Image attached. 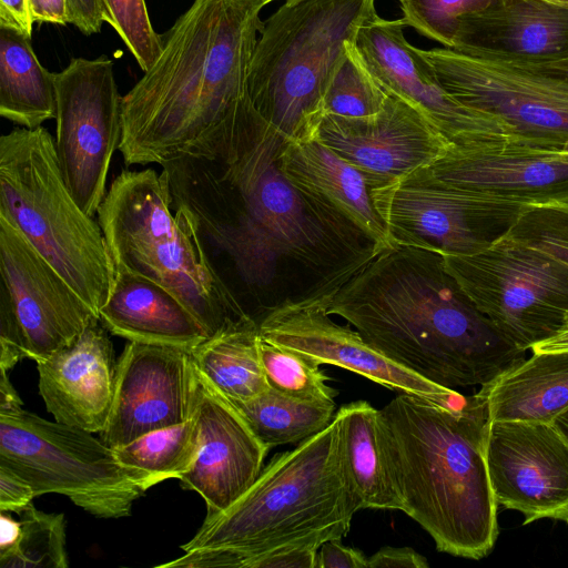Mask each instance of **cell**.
Returning <instances> with one entry per match:
<instances>
[{
    "mask_svg": "<svg viewBox=\"0 0 568 568\" xmlns=\"http://www.w3.org/2000/svg\"><path fill=\"white\" fill-rule=\"evenodd\" d=\"M376 349L439 386H484L526 358L474 305L442 254L396 245L320 290Z\"/></svg>",
    "mask_w": 568,
    "mask_h": 568,
    "instance_id": "1",
    "label": "cell"
},
{
    "mask_svg": "<svg viewBox=\"0 0 568 568\" xmlns=\"http://www.w3.org/2000/svg\"><path fill=\"white\" fill-rule=\"evenodd\" d=\"M272 0H194L162 37L160 55L122 97L126 165L164 164L248 95L262 9Z\"/></svg>",
    "mask_w": 568,
    "mask_h": 568,
    "instance_id": "2",
    "label": "cell"
},
{
    "mask_svg": "<svg viewBox=\"0 0 568 568\" xmlns=\"http://www.w3.org/2000/svg\"><path fill=\"white\" fill-rule=\"evenodd\" d=\"M383 454L407 516L438 551L480 559L498 536L485 457L488 414L475 393L449 408L400 393L378 409Z\"/></svg>",
    "mask_w": 568,
    "mask_h": 568,
    "instance_id": "3",
    "label": "cell"
},
{
    "mask_svg": "<svg viewBox=\"0 0 568 568\" xmlns=\"http://www.w3.org/2000/svg\"><path fill=\"white\" fill-rule=\"evenodd\" d=\"M339 453L338 418L296 447L275 455L226 509L205 519L159 568H245L276 547L342 539L361 510Z\"/></svg>",
    "mask_w": 568,
    "mask_h": 568,
    "instance_id": "4",
    "label": "cell"
},
{
    "mask_svg": "<svg viewBox=\"0 0 568 568\" xmlns=\"http://www.w3.org/2000/svg\"><path fill=\"white\" fill-rule=\"evenodd\" d=\"M97 213L115 267L168 288L200 321L209 337L250 316L211 267L186 212L172 209L161 173L153 169L122 171Z\"/></svg>",
    "mask_w": 568,
    "mask_h": 568,
    "instance_id": "5",
    "label": "cell"
},
{
    "mask_svg": "<svg viewBox=\"0 0 568 568\" xmlns=\"http://www.w3.org/2000/svg\"><path fill=\"white\" fill-rule=\"evenodd\" d=\"M375 0H286L260 32L248 98L282 144L314 138L327 88Z\"/></svg>",
    "mask_w": 568,
    "mask_h": 568,
    "instance_id": "6",
    "label": "cell"
},
{
    "mask_svg": "<svg viewBox=\"0 0 568 568\" xmlns=\"http://www.w3.org/2000/svg\"><path fill=\"white\" fill-rule=\"evenodd\" d=\"M0 213L99 315L115 265L99 222L67 187L45 128H19L0 138Z\"/></svg>",
    "mask_w": 568,
    "mask_h": 568,
    "instance_id": "7",
    "label": "cell"
},
{
    "mask_svg": "<svg viewBox=\"0 0 568 568\" xmlns=\"http://www.w3.org/2000/svg\"><path fill=\"white\" fill-rule=\"evenodd\" d=\"M93 434L22 407L0 412V465L26 479L36 497L63 495L98 518L130 516L146 479Z\"/></svg>",
    "mask_w": 568,
    "mask_h": 568,
    "instance_id": "8",
    "label": "cell"
},
{
    "mask_svg": "<svg viewBox=\"0 0 568 568\" xmlns=\"http://www.w3.org/2000/svg\"><path fill=\"white\" fill-rule=\"evenodd\" d=\"M474 305L516 347L552 336L568 313V266L507 235L466 255H443Z\"/></svg>",
    "mask_w": 568,
    "mask_h": 568,
    "instance_id": "9",
    "label": "cell"
},
{
    "mask_svg": "<svg viewBox=\"0 0 568 568\" xmlns=\"http://www.w3.org/2000/svg\"><path fill=\"white\" fill-rule=\"evenodd\" d=\"M0 274V369L45 359L99 317L1 213Z\"/></svg>",
    "mask_w": 568,
    "mask_h": 568,
    "instance_id": "10",
    "label": "cell"
},
{
    "mask_svg": "<svg viewBox=\"0 0 568 568\" xmlns=\"http://www.w3.org/2000/svg\"><path fill=\"white\" fill-rule=\"evenodd\" d=\"M397 245L442 255L480 252L508 234L530 205L436 181L427 168L371 189Z\"/></svg>",
    "mask_w": 568,
    "mask_h": 568,
    "instance_id": "11",
    "label": "cell"
},
{
    "mask_svg": "<svg viewBox=\"0 0 568 568\" xmlns=\"http://www.w3.org/2000/svg\"><path fill=\"white\" fill-rule=\"evenodd\" d=\"M55 151L67 187L89 216L106 192L110 162L122 133V97L114 63L74 58L55 73Z\"/></svg>",
    "mask_w": 568,
    "mask_h": 568,
    "instance_id": "12",
    "label": "cell"
},
{
    "mask_svg": "<svg viewBox=\"0 0 568 568\" xmlns=\"http://www.w3.org/2000/svg\"><path fill=\"white\" fill-rule=\"evenodd\" d=\"M423 54L455 99L500 119L515 142L562 149L568 139V83L447 48Z\"/></svg>",
    "mask_w": 568,
    "mask_h": 568,
    "instance_id": "13",
    "label": "cell"
},
{
    "mask_svg": "<svg viewBox=\"0 0 568 568\" xmlns=\"http://www.w3.org/2000/svg\"><path fill=\"white\" fill-rule=\"evenodd\" d=\"M320 291L271 306L258 321L263 339L301 353L317 364L342 367L385 386L445 407L464 404L465 395L439 386L399 365L367 343L356 329L335 323Z\"/></svg>",
    "mask_w": 568,
    "mask_h": 568,
    "instance_id": "14",
    "label": "cell"
},
{
    "mask_svg": "<svg viewBox=\"0 0 568 568\" xmlns=\"http://www.w3.org/2000/svg\"><path fill=\"white\" fill-rule=\"evenodd\" d=\"M405 26L403 19L376 16L359 29L355 45L377 81L413 105L452 144L515 142L505 122L463 104L444 88L423 50L406 40Z\"/></svg>",
    "mask_w": 568,
    "mask_h": 568,
    "instance_id": "15",
    "label": "cell"
},
{
    "mask_svg": "<svg viewBox=\"0 0 568 568\" xmlns=\"http://www.w3.org/2000/svg\"><path fill=\"white\" fill-rule=\"evenodd\" d=\"M485 457L496 503L525 525L568 516V440L551 423L488 420Z\"/></svg>",
    "mask_w": 568,
    "mask_h": 568,
    "instance_id": "16",
    "label": "cell"
},
{
    "mask_svg": "<svg viewBox=\"0 0 568 568\" xmlns=\"http://www.w3.org/2000/svg\"><path fill=\"white\" fill-rule=\"evenodd\" d=\"M314 139L357 168L371 189L430 166L452 144L413 105L392 92L373 116L325 114Z\"/></svg>",
    "mask_w": 568,
    "mask_h": 568,
    "instance_id": "17",
    "label": "cell"
},
{
    "mask_svg": "<svg viewBox=\"0 0 568 568\" xmlns=\"http://www.w3.org/2000/svg\"><path fill=\"white\" fill-rule=\"evenodd\" d=\"M190 351L129 342L116 362L113 400L101 439L110 447L192 416Z\"/></svg>",
    "mask_w": 568,
    "mask_h": 568,
    "instance_id": "18",
    "label": "cell"
},
{
    "mask_svg": "<svg viewBox=\"0 0 568 568\" xmlns=\"http://www.w3.org/2000/svg\"><path fill=\"white\" fill-rule=\"evenodd\" d=\"M192 416L200 448L192 468L179 480L205 501L206 516L232 505L257 478L271 449L241 412L196 367L192 371Z\"/></svg>",
    "mask_w": 568,
    "mask_h": 568,
    "instance_id": "19",
    "label": "cell"
},
{
    "mask_svg": "<svg viewBox=\"0 0 568 568\" xmlns=\"http://www.w3.org/2000/svg\"><path fill=\"white\" fill-rule=\"evenodd\" d=\"M439 183L527 205H568V152L514 141L450 144L427 168Z\"/></svg>",
    "mask_w": 568,
    "mask_h": 568,
    "instance_id": "20",
    "label": "cell"
},
{
    "mask_svg": "<svg viewBox=\"0 0 568 568\" xmlns=\"http://www.w3.org/2000/svg\"><path fill=\"white\" fill-rule=\"evenodd\" d=\"M106 331L94 317L71 344L37 363L39 393L54 420L91 433L104 429L118 362Z\"/></svg>",
    "mask_w": 568,
    "mask_h": 568,
    "instance_id": "21",
    "label": "cell"
},
{
    "mask_svg": "<svg viewBox=\"0 0 568 568\" xmlns=\"http://www.w3.org/2000/svg\"><path fill=\"white\" fill-rule=\"evenodd\" d=\"M449 49L515 64L567 59L568 8L539 0H494L459 23Z\"/></svg>",
    "mask_w": 568,
    "mask_h": 568,
    "instance_id": "22",
    "label": "cell"
},
{
    "mask_svg": "<svg viewBox=\"0 0 568 568\" xmlns=\"http://www.w3.org/2000/svg\"><path fill=\"white\" fill-rule=\"evenodd\" d=\"M276 166L297 192L358 230L371 242L372 254L397 245L374 206L365 175L316 139L283 143Z\"/></svg>",
    "mask_w": 568,
    "mask_h": 568,
    "instance_id": "23",
    "label": "cell"
},
{
    "mask_svg": "<svg viewBox=\"0 0 568 568\" xmlns=\"http://www.w3.org/2000/svg\"><path fill=\"white\" fill-rule=\"evenodd\" d=\"M99 317L108 332L129 342L191 352L209 337L200 321L172 292L119 267Z\"/></svg>",
    "mask_w": 568,
    "mask_h": 568,
    "instance_id": "24",
    "label": "cell"
},
{
    "mask_svg": "<svg viewBox=\"0 0 568 568\" xmlns=\"http://www.w3.org/2000/svg\"><path fill=\"white\" fill-rule=\"evenodd\" d=\"M477 393L489 420L552 423L568 408V351L532 352Z\"/></svg>",
    "mask_w": 568,
    "mask_h": 568,
    "instance_id": "25",
    "label": "cell"
},
{
    "mask_svg": "<svg viewBox=\"0 0 568 568\" xmlns=\"http://www.w3.org/2000/svg\"><path fill=\"white\" fill-rule=\"evenodd\" d=\"M336 416L342 464L362 509L400 510L379 442L378 409L356 400L343 405Z\"/></svg>",
    "mask_w": 568,
    "mask_h": 568,
    "instance_id": "26",
    "label": "cell"
},
{
    "mask_svg": "<svg viewBox=\"0 0 568 568\" xmlns=\"http://www.w3.org/2000/svg\"><path fill=\"white\" fill-rule=\"evenodd\" d=\"M0 114L27 129L57 116L55 73L40 63L30 38L1 27Z\"/></svg>",
    "mask_w": 568,
    "mask_h": 568,
    "instance_id": "27",
    "label": "cell"
},
{
    "mask_svg": "<svg viewBox=\"0 0 568 568\" xmlns=\"http://www.w3.org/2000/svg\"><path fill=\"white\" fill-rule=\"evenodd\" d=\"M257 322H231L191 351L196 367L229 399L246 400L270 389L260 352Z\"/></svg>",
    "mask_w": 568,
    "mask_h": 568,
    "instance_id": "28",
    "label": "cell"
},
{
    "mask_svg": "<svg viewBox=\"0 0 568 568\" xmlns=\"http://www.w3.org/2000/svg\"><path fill=\"white\" fill-rule=\"evenodd\" d=\"M231 402L270 448L298 444L328 426L335 416V403L298 400L271 388L256 397Z\"/></svg>",
    "mask_w": 568,
    "mask_h": 568,
    "instance_id": "29",
    "label": "cell"
},
{
    "mask_svg": "<svg viewBox=\"0 0 568 568\" xmlns=\"http://www.w3.org/2000/svg\"><path fill=\"white\" fill-rule=\"evenodd\" d=\"M200 433L193 416L113 447L118 460L143 475L149 488L189 471L199 453Z\"/></svg>",
    "mask_w": 568,
    "mask_h": 568,
    "instance_id": "30",
    "label": "cell"
},
{
    "mask_svg": "<svg viewBox=\"0 0 568 568\" xmlns=\"http://www.w3.org/2000/svg\"><path fill=\"white\" fill-rule=\"evenodd\" d=\"M20 515L16 541L0 551L1 568H67L63 514H48L32 504Z\"/></svg>",
    "mask_w": 568,
    "mask_h": 568,
    "instance_id": "31",
    "label": "cell"
},
{
    "mask_svg": "<svg viewBox=\"0 0 568 568\" xmlns=\"http://www.w3.org/2000/svg\"><path fill=\"white\" fill-rule=\"evenodd\" d=\"M355 42L347 43L327 88L323 102L324 115L368 118L377 114L387 100L388 91L369 71Z\"/></svg>",
    "mask_w": 568,
    "mask_h": 568,
    "instance_id": "32",
    "label": "cell"
},
{
    "mask_svg": "<svg viewBox=\"0 0 568 568\" xmlns=\"http://www.w3.org/2000/svg\"><path fill=\"white\" fill-rule=\"evenodd\" d=\"M260 352L271 389L298 400L335 403L337 390L327 384L329 378L315 361L262 337Z\"/></svg>",
    "mask_w": 568,
    "mask_h": 568,
    "instance_id": "33",
    "label": "cell"
},
{
    "mask_svg": "<svg viewBox=\"0 0 568 568\" xmlns=\"http://www.w3.org/2000/svg\"><path fill=\"white\" fill-rule=\"evenodd\" d=\"M103 21L126 45L143 72L161 53L163 40L151 23L144 0H98Z\"/></svg>",
    "mask_w": 568,
    "mask_h": 568,
    "instance_id": "34",
    "label": "cell"
},
{
    "mask_svg": "<svg viewBox=\"0 0 568 568\" xmlns=\"http://www.w3.org/2000/svg\"><path fill=\"white\" fill-rule=\"evenodd\" d=\"M494 0H399L403 21L449 49L459 23Z\"/></svg>",
    "mask_w": 568,
    "mask_h": 568,
    "instance_id": "35",
    "label": "cell"
},
{
    "mask_svg": "<svg viewBox=\"0 0 568 568\" xmlns=\"http://www.w3.org/2000/svg\"><path fill=\"white\" fill-rule=\"evenodd\" d=\"M507 236L544 251L568 266V205L528 206Z\"/></svg>",
    "mask_w": 568,
    "mask_h": 568,
    "instance_id": "36",
    "label": "cell"
},
{
    "mask_svg": "<svg viewBox=\"0 0 568 568\" xmlns=\"http://www.w3.org/2000/svg\"><path fill=\"white\" fill-rule=\"evenodd\" d=\"M323 544L305 540L283 545L252 558L245 568H315L317 551Z\"/></svg>",
    "mask_w": 568,
    "mask_h": 568,
    "instance_id": "37",
    "label": "cell"
},
{
    "mask_svg": "<svg viewBox=\"0 0 568 568\" xmlns=\"http://www.w3.org/2000/svg\"><path fill=\"white\" fill-rule=\"evenodd\" d=\"M36 498L32 486L10 468L0 465V511L21 513Z\"/></svg>",
    "mask_w": 568,
    "mask_h": 568,
    "instance_id": "38",
    "label": "cell"
},
{
    "mask_svg": "<svg viewBox=\"0 0 568 568\" xmlns=\"http://www.w3.org/2000/svg\"><path fill=\"white\" fill-rule=\"evenodd\" d=\"M342 539H329L318 549L315 568H367L368 558Z\"/></svg>",
    "mask_w": 568,
    "mask_h": 568,
    "instance_id": "39",
    "label": "cell"
},
{
    "mask_svg": "<svg viewBox=\"0 0 568 568\" xmlns=\"http://www.w3.org/2000/svg\"><path fill=\"white\" fill-rule=\"evenodd\" d=\"M427 559L409 547H383L368 557L367 568H428Z\"/></svg>",
    "mask_w": 568,
    "mask_h": 568,
    "instance_id": "40",
    "label": "cell"
},
{
    "mask_svg": "<svg viewBox=\"0 0 568 568\" xmlns=\"http://www.w3.org/2000/svg\"><path fill=\"white\" fill-rule=\"evenodd\" d=\"M67 4L69 23L85 36L100 32L104 21L98 0H67Z\"/></svg>",
    "mask_w": 568,
    "mask_h": 568,
    "instance_id": "41",
    "label": "cell"
},
{
    "mask_svg": "<svg viewBox=\"0 0 568 568\" xmlns=\"http://www.w3.org/2000/svg\"><path fill=\"white\" fill-rule=\"evenodd\" d=\"M33 21L28 0H0V27L31 38Z\"/></svg>",
    "mask_w": 568,
    "mask_h": 568,
    "instance_id": "42",
    "label": "cell"
},
{
    "mask_svg": "<svg viewBox=\"0 0 568 568\" xmlns=\"http://www.w3.org/2000/svg\"><path fill=\"white\" fill-rule=\"evenodd\" d=\"M33 23L68 24L67 0H28Z\"/></svg>",
    "mask_w": 568,
    "mask_h": 568,
    "instance_id": "43",
    "label": "cell"
},
{
    "mask_svg": "<svg viewBox=\"0 0 568 568\" xmlns=\"http://www.w3.org/2000/svg\"><path fill=\"white\" fill-rule=\"evenodd\" d=\"M505 63V62H504ZM527 71L568 83V58L555 62L536 63V64H515Z\"/></svg>",
    "mask_w": 568,
    "mask_h": 568,
    "instance_id": "44",
    "label": "cell"
},
{
    "mask_svg": "<svg viewBox=\"0 0 568 568\" xmlns=\"http://www.w3.org/2000/svg\"><path fill=\"white\" fill-rule=\"evenodd\" d=\"M531 352L568 351V313L560 328L547 339L531 347Z\"/></svg>",
    "mask_w": 568,
    "mask_h": 568,
    "instance_id": "45",
    "label": "cell"
},
{
    "mask_svg": "<svg viewBox=\"0 0 568 568\" xmlns=\"http://www.w3.org/2000/svg\"><path fill=\"white\" fill-rule=\"evenodd\" d=\"M0 371V412H8L21 408L22 400L20 399L17 390L10 383L7 371Z\"/></svg>",
    "mask_w": 568,
    "mask_h": 568,
    "instance_id": "46",
    "label": "cell"
},
{
    "mask_svg": "<svg viewBox=\"0 0 568 568\" xmlns=\"http://www.w3.org/2000/svg\"><path fill=\"white\" fill-rule=\"evenodd\" d=\"M19 530L20 521L13 519L8 511H0V551L12 546L18 537Z\"/></svg>",
    "mask_w": 568,
    "mask_h": 568,
    "instance_id": "47",
    "label": "cell"
},
{
    "mask_svg": "<svg viewBox=\"0 0 568 568\" xmlns=\"http://www.w3.org/2000/svg\"><path fill=\"white\" fill-rule=\"evenodd\" d=\"M556 429L568 440V408L559 414L551 423Z\"/></svg>",
    "mask_w": 568,
    "mask_h": 568,
    "instance_id": "48",
    "label": "cell"
},
{
    "mask_svg": "<svg viewBox=\"0 0 568 568\" xmlns=\"http://www.w3.org/2000/svg\"><path fill=\"white\" fill-rule=\"evenodd\" d=\"M539 1L568 8V0H539Z\"/></svg>",
    "mask_w": 568,
    "mask_h": 568,
    "instance_id": "49",
    "label": "cell"
},
{
    "mask_svg": "<svg viewBox=\"0 0 568 568\" xmlns=\"http://www.w3.org/2000/svg\"><path fill=\"white\" fill-rule=\"evenodd\" d=\"M562 150L568 152V139H567V141L565 142V144H564V146H562Z\"/></svg>",
    "mask_w": 568,
    "mask_h": 568,
    "instance_id": "50",
    "label": "cell"
},
{
    "mask_svg": "<svg viewBox=\"0 0 568 568\" xmlns=\"http://www.w3.org/2000/svg\"><path fill=\"white\" fill-rule=\"evenodd\" d=\"M564 521H566L568 524V516L564 519Z\"/></svg>",
    "mask_w": 568,
    "mask_h": 568,
    "instance_id": "51",
    "label": "cell"
},
{
    "mask_svg": "<svg viewBox=\"0 0 568 568\" xmlns=\"http://www.w3.org/2000/svg\"><path fill=\"white\" fill-rule=\"evenodd\" d=\"M272 1H274V0H272Z\"/></svg>",
    "mask_w": 568,
    "mask_h": 568,
    "instance_id": "52",
    "label": "cell"
}]
</instances>
